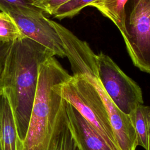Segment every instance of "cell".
Masks as SVG:
<instances>
[{
	"mask_svg": "<svg viewBox=\"0 0 150 150\" xmlns=\"http://www.w3.org/2000/svg\"><path fill=\"white\" fill-rule=\"evenodd\" d=\"M31 1H32V2H33H33H35V1H37V0H31Z\"/></svg>",
	"mask_w": 150,
	"mask_h": 150,
	"instance_id": "19",
	"label": "cell"
},
{
	"mask_svg": "<svg viewBox=\"0 0 150 150\" xmlns=\"http://www.w3.org/2000/svg\"><path fill=\"white\" fill-rule=\"evenodd\" d=\"M16 23L24 36L43 46L54 56L66 57L59 36L43 13L25 15L9 13Z\"/></svg>",
	"mask_w": 150,
	"mask_h": 150,
	"instance_id": "7",
	"label": "cell"
},
{
	"mask_svg": "<svg viewBox=\"0 0 150 150\" xmlns=\"http://www.w3.org/2000/svg\"><path fill=\"white\" fill-rule=\"evenodd\" d=\"M0 11L8 14L18 13L25 15L43 13L33 5L31 0H0Z\"/></svg>",
	"mask_w": 150,
	"mask_h": 150,
	"instance_id": "13",
	"label": "cell"
},
{
	"mask_svg": "<svg viewBox=\"0 0 150 150\" xmlns=\"http://www.w3.org/2000/svg\"><path fill=\"white\" fill-rule=\"evenodd\" d=\"M83 75L96 88L105 105L120 150H136L137 135L129 116L120 110L107 95L98 78L97 64L89 66Z\"/></svg>",
	"mask_w": 150,
	"mask_h": 150,
	"instance_id": "6",
	"label": "cell"
},
{
	"mask_svg": "<svg viewBox=\"0 0 150 150\" xmlns=\"http://www.w3.org/2000/svg\"><path fill=\"white\" fill-rule=\"evenodd\" d=\"M124 39L135 66L150 74V0H128Z\"/></svg>",
	"mask_w": 150,
	"mask_h": 150,
	"instance_id": "4",
	"label": "cell"
},
{
	"mask_svg": "<svg viewBox=\"0 0 150 150\" xmlns=\"http://www.w3.org/2000/svg\"><path fill=\"white\" fill-rule=\"evenodd\" d=\"M0 128L1 150H22L12 107L3 91L0 98Z\"/></svg>",
	"mask_w": 150,
	"mask_h": 150,
	"instance_id": "9",
	"label": "cell"
},
{
	"mask_svg": "<svg viewBox=\"0 0 150 150\" xmlns=\"http://www.w3.org/2000/svg\"><path fill=\"white\" fill-rule=\"evenodd\" d=\"M95 0H70L60 6L53 13L54 18L62 19L71 18L80 12L82 9L89 6Z\"/></svg>",
	"mask_w": 150,
	"mask_h": 150,
	"instance_id": "14",
	"label": "cell"
},
{
	"mask_svg": "<svg viewBox=\"0 0 150 150\" xmlns=\"http://www.w3.org/2000/svg\"><path fill=\"white\" fill-rule=\"evenodd\" d=\"M51 56H54L48 49L25 37L11 43L5 57L0 87L11 101L22 142L29 127L39 65Z\"/></svg>",
	"mask_w": 150,
	"mask_h": 150,
	"instance_id": "1",
	"label": "cell"
},
{
	"mask_svg": "<svg viewBox=\"0 0 150 150\" xmlns=\"http://www.w3.org/2000/svg\"><path fill=\"white\" fill-rule=\"evenodd\" d=\"M65 110L69 127L80 150H112L91 124L67 101Z\"/></svg>",
	"mask_w": 150,
	"mask_h": 150,
	"instance_id": "8",
	"label": "cell"
},
{
	"mask_svg": "<svg viewBox=\"0 0 150 150\" xmlns=\"http://www.w3.org/2000/svg\"><path fill=\"white\" fill-rule=\"evenodd\" d=\"M25 37L12 16L0 12V40L13 42Z\"/></svg>",
	"mask_w": 150,
	"mask_h": 150,
	"instance_id": "12",
	"label": "cell"
},
{
	"mask_svg": "<svg viewBox=\"0 0 150 150\" xmlns=\"http://www.w3.org/2000/svg\"><path fill=\"white\" fill-rule=\"evenodd\" d=\"M146 150H150V125L148 131V148Z\"/></svg>",
	"mask_w": 150,
	"mask_h": 150,
	"instance_id": "17",
	"label": "cell"
},
{
	"mask_svg": "<svg viewBox=\"0 0 150 150\" xmlns=\"http://www.w3.org/2000/svg\"><path fill=\"white\" fill-rule=\"evenodd\" d=\"M11 43L12 42H4L0 40V77L5 57L11 45Z\"/></svg>",
	"mask_w": 150,
	"mask_h": 150,
	"instance_id": "16",
	"label": "cell"
},
{
	"mask_svg": "<svg viewBox=\"0 0 150 150\" xmlns=\"http://www.w3.org/2000/svg\"><path fill=\"white\" fill-rule=\"evenodd\" d=\"M2 94V89L0 88V98ZM0 150H1V128H0Z\"/></svg>",
	"mask_w": 150,
	"mask_h": 150,
	"instance_id": "18",
	"label": "cell"
},
{
	"mask_svg": "<svg viewBox=\"0 0 150 150\" xmlns=\"http://www.w3.org/2000/svg\"><path fill=\"white\" fill-rule=\"evenodd\" d=\"M53 89L79 112L112 150H120L105 105L96 88L84 75L71 76L55 84Z\"/></svg>",
	"mask_w": 150,
	"mask_h": 150,
	"instance_id": "3",
	"label": "cell"
},
{
	"mask_svg": "<svg viewBox=\"0 0 150 150\" xmlns=\"http://www.w3.org/2000/svg\"><path fill=\"white\" fill-rule=\"evenodd\" d=\"M129 116L136 133L138 145L146 150L150 125V106L140 104L131 112Z\"/></svg>",
	"mask_w": 150,
	"mask_h": 150,
	"instance_id": "11",
	"label": "cell"
},
{
	"mask_svg": "<svg viewBox=\"0 0 150 150\" xmlns=\"http://www.w3.org/2000/svg\"><path fill=\"white\" fill-rule=\"evenodd\" d=\"M128 0H95L90 6L97 8L104 16L111 20L120 30L123 39L126 38L125 6Z\"/></svg>",
	"mask_w": 150,
	"mask_h": 150,
	"instance_id": "10",
	"label": "cell"
},
{
	"mask_svg": "<svg viewBox=\"0 0 150 150\" xmlns=\"http://www.w3.org/2000/svg\"><path fill=\"white\" fill-rule=\"evenodd\" d=\"M97 64L101 85L120 110L129 115L138 105L144 104L141 87L110 56L100 53L97 54Z\"/></svg>",
	"mask_w": 150,
	"mask_h": 150,
	"instance_id": "5",
	"label": "cell"
},
{
	"mask_svg": "<svg viewBox=\"0 0 150 150\" xmlns=\"http://www.w3.org/2000/svg\"><path fill=\"white\" fill-rule=\"evenodd\" d=\"M70 76L54 56L39 65L37 88L22 150H50L64 103L53 87Z\"/></svg>",
	"mask_w": 150,
	"mask_h": 150,
	"instance_id": "2",
	"label": "cell"
},
{
	"mask_svg": "<svg viewBox=\"0 0 150 150\" xmlns=\"http://www.w3.org/2000/svg\"><path fill=\"white\" fill-rule=\"evenodd\" d=\"M70 0H37L33 5L40 9L44 13L53 15L54 11L62 5Z\"/></svg>",
	"mask_w": 150,
	"mask_h": 150,
	"instance_id": "15",
	"label": "cell"
}]
</instances>
